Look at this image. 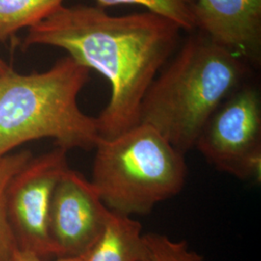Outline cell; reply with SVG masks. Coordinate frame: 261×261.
<instances>
[{
  "instance_id": "6da1fadb",
  "label": "cell",
  "mask_w": 261,
  "mask_h": 261,
  "mask_svg": "<svg viewBox=\"0 0 261 261\" xmlns=\"http://www.w3.org/2000/svg\"><path fill=\"white\" fill-rule=\"evenodd\" d=\"M175 23L150 12L113 16L99 6H60L28 29L24 48L59 47L103 75L111 97L97 119L99 135L114 138L140 124V107L179 41Z\"/></svg>"
},
{
  "instance_id": "7a4b0ae2",
  "label": "cell",
  "mask_w": 261,
  "mask_h": 261,
  "mask_svg": "<svg viewBox=\"0 0 261 261\" xmlns=\"http://www.w3.org/2000/svg\"><path fill=\"white\" fill-rule=\"evenodd\" d=\"M246 74L237 55L207 37H192L151 84L140 107V123L154 128L185 155Z\"/></svg>"
},
{
  "instance_id": "3957f363",
  "label": "cell",
  "mask_w": 261,
  "mask_h": 261,
  "mask_svg": "<svg viewBox=\"0 0 261 261\" xmlns=\"http://www.w3.org/2000/svg\"><path fill=\"white\" fill-rule=\"evenodd\" d=\"M90 70L70 56L47 71L0 75V159L28 141L51 139L62 149H94L100 139L96 117L86 115L77 97Z\"/></svg>"
},
{
  "instance_id": "277c9868",
  "label": "cell",
  "mask_w": 261,
  "mask_h": 261,
  "mask_svg": "<svg viewBox=\"0 0 261 261\" xmlns=\"http://www.w3.org/2000/svg\"><path fill=\"white\" fill-rule=\"evenodd\" d=\"M94 149L90 181L112 212L148 214L185 186V155L147 124L111 139L100 137Z\"/></svg>"
},
{
  "instance_id": "5b68a950",
  "label": "cell",
  "mask_w": 261,
  "mask_h": 261,
  "mask_svg": "<svg viewBox=\"0 0 261 261\" xmlns=\"http://www.w3.org/2000/svg\"><path fill=\"white\" fill-rule=\"evenodd\" d=\"M215 168L240 180L261 179V101L255 87L240 86L218 108L196 147Z\"/></svg>"
},
{
  "instance_id": "8992f818",
  "label": "cell",
  "mask_w": 261,
  "mask_h": 261,
  "mask_svg": "<svg viewBox=\"0 0 261 261\" xmlns=\"http://www.w3.org/2000/svg\"><path fill=\"white\" fill-rule=\"evenodd\" d=\"M60 147L30 159L10 181L7 214L18 248L43 258H57L49 233V211L56 184L69 168Z\"/></svg>"
},
{
  "instance_id": "52a82bcc",
  "label": "cell",
  "mask_w": 261,
  "mask_h": 261,
  "mask_svg": "<svg viewBox=\"0 0 261 261\" xmlns=\"http://www.w3.org/2000/svg\"><path fill=\"white\" fill-rule=\"evenodd\" d=\"M111 215L90 180L67 168L56 184L49 233L58 257L84 256L103 232Z\"/></svg>"
},
{
  "instance_id": "ba28073f",
  "label": "cell",
  "mask_w": 261,
  "mask_h": 261,
  "mask_svg": "<svg viewBox=\"0 0 261 261\" xmlns=\"http://www.w3.org/2000/svg\"><path fill=\"white\" fill-rule=\"evenodd\" d=\"M196 28L240 58H256L261 46V0H196Z\"/></svg>"
},
{
  "instance_id": "9c48e42d",
  "label": "cell",
  "mask_w": 261,
  "mask_h": 261,
  "mask_svg": "<svg viewBox=\"0 0 261 261\" xmlns=\"http://www.w3.org/2000/svg\"><path fill=\"white\" fill-rule=\"evenodd\" d=\"M85 261H148L149 249L142 225L130 216L111 211L103 232Z\"/></svg>"
},
{
  "instance_id": "30bf717a",
  "label": "cell",
  "mask_w": 261,
  "mask_h": 261,
  "mask_svg": "<svg viewBox=\"0 0 261 261\" xmlns=\"http://www.w3.org/2000/svg\"><path fill=\"white\" fill-rule=\"evenodd\" d=\"M64 0H0V42L22 28H33L62 6Z\"/></svg>"
},
{
  "instance_id": "8fae6325",
  "label": "cell",
  "mask_w": 261,
  "mask_h": 261,
  "mask_svg": "<svg viewBox=\"0 0 261 261\" xmlns=\"http://www.w3.org/2000/svg\"><path fill=\"white\" fill-rule=\"evenodd\" d=\"M32 154L29 151L10 153L0 159V261H8L18 249L7 214V190L13 176L22 168Z\"/></svg>"
},
{
  "instance_id": "7c38bea8",
  "label": "cell",
  "mask_w": 261,
  "mask_h": 261,
  "mask_svg": "<svg viewBox=\"0 0 261 261\" xmlns=\"http://www.w3.org/2000/svg\"><path fill=\"white\" fill-rule=\"evenodd\" d=\"M96 2L103 9L121 4L140 5L150 13L175 23L181 30L196 28L194 16L196 0H96Z\"/></svg>"
},
{
  "instance_id": "4fadbf2b",
  "label": "cell",
  "mask_w": 261,
  "mask_h": 261,
  "mask_svg": "<svg viewBox=\"0 0 261 261\" xmlns=\"http://www.w3.org/2000/svg\"><path fill=\"white\" fill-rule=\"evenodd\" d=\"M149 249L148 261H205L184 240H173L165 234L145 233Z\"/></svg>"
},
{
  "instance_id": "5bb4252c",
  "label": "cell",
  "mask_w": 261,
  "mask_h": 261,
  "mask_svg": "<svg viewBox=\"0 0 261 261\" xmlns=\"http://www.w3.org/2000/svg\"><path fill=\"white\" fill-rule=\"evenodd\" d=\"M8 261H85L84 256H79V257H58L56 259H47L43 258L37 255L34 252H29L27 250H22L18 248L13 254L11 255Z\"/></svg>"
},
{
  "instance_id": "9a60e30c",
  "label": "cell",
  "mask_w": 261,
  "mask_h": 261,
  "mask_svg": "<svg viewBox=\"0 0 261 261\" xmlns=\"http://www.w3.org/2000/svg\"><path fill=\"white\" fill-rule=\"evenodd\" d=\"M11 69V67L0 57V75H4Z\"/></svg>"
}]
</instances>
